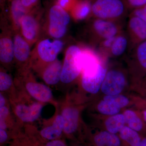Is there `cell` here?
<instances>
[{
  "instance_id": "5",
  "label": "cell",
  "mask_w": 146,
  "mask_h": 146,
  "mask_svg": "<svg viewBox=\"0 0 146 146\" xmlns=\"http://www.w3.org/2000/svg\"><path fill=\"white\" fill-rule=\"evenodd\" d=\"M82 49L81 46L73 44L69 46L65 51L60 77L62 83H71L81 74L80 57Z\"/></svg>"
},
{
  "instance_id": "3",
  "label": "cell",
  "mask_w": 146,
  "mask_h": 146,
  "mask_svg": "<svg viewBox=\"0 0 146 146\" xmlns=\"http://www.w3.org/2000/svg\"><path fill=\"white\" fill-rule=\"evenodd\" d=\"M127 9L123 0H94L91 13L95 18L121 22L125 16Z\"/></svg>"
},
{
  "instance_id": "28",
  "label": "cell",
  "mask_w": 146,
  "mask_h": 146,
  "mask_svg": "<svg viewBox=\"0 0 146 146\" xmlns=\"http://www.w3.org/2000/svg\"><path fill=\"white\" fill-rule=\"evenodd\" d=\"M127 7L130 8H140L146 5V0H123Z\"/></svg>"
},
{
  "instance_id": "9",
  "label": "cell",
  "mask_w": 146,
  "mask_h": 146,
  "mask_svg": "<svg viewBox=\"0 0 146 146\" xmlns=\"http://www.w3.org/2000/svg\"><path fill=\"white\" fill-rule=\"evenodd\" d=\"M14 63L19 67L20 71L30 69L31 46L23 37L20 32H14Z\"/></svg>"
},
{
  "instance_id": "19",
  "label": "cell",
  "mask_w": 146,
  "mask_h": 146,
  "mask_svg": "<svg viewBox=\"0 0 146 146\" xmlns=\"http://www.w3.org/2000/svg\"><path fill=\"white\" fill-rule=\"evenodd\" d=\"M129 41L126 32L122 31L115 37L109 53V55L118 57L125 53L127 50L129 51Z\"/></svg>"
},
{
  "instance_id": "25",
  "label": "cell",
  "mask_w": 146,
  "mask_h": 146,
  "mask_svg": "<svg viewBox=\"0 0 146 146\" xmlns=\"http://www.w3.org/2000/svg\"><path fill=\"white\" fill-rule=\"evenodd\" d=\"M13 84L11 76L1 68L0 71V91H5L10 89Z\"/></svg>"
},
{
  "instance_id": "32",
  "label": "cell",
  "mask_w": 146,
  "mask_h": 146,
  "mask_svg": "<svg viewBox=\"0 0 146 146\" xmlns=\"http://www.w3.org/2000/svg\"><path fill=\"white\" fill-rule=\"evenodd\" d=\"M9 135L6 131L4 129H0V143L3 145L8 141Z\"/></svg>"
},
{
  "instance_id": "15",
  "label": "cell",
  "mask_w": 146,
  "mask_h": 146,
  "mask_svg": "<svg viewBox=\"0 0 146 146\" xmlns=\"http://www.w3.org/2000/svg\"><path fill=\"white\" fill-rule=\"evenodd\" d=\"M61 115L64 121L63 133L71 137L76 131L78 126L79 116L78 110L74 107H66L62 110Z\"/></svg>"
},
{
  "instance_id": "23",
  "label": "cell",
  "mask_w": 146,
  "mask_h": 146,
  "mask_svg": "<svg viewBox=\"0 0 146 146\" xmlns=\"http://www.w3.org/2000/svg\"><path fill=\"white\" fill-rule=\"evenodd\" d=\"M125 119L129 127L133 130L139 131L143 128V123L136 113L131 110H127L125 112Z\"/></svg>"
},
{
  "instance_id": "21",
  "label": "cell",
  "mask_w": 146,
  "mask_h": 146,
  "mask_svg": "<svg viewBox=\"0 0 146 146\" xmlns=\"http://www.w3.org/2000/svg\"><path fill=\"white\" fill-rule=\"evenodd\" d=\"M119 138L126 146H138L142 140L138 131L127 126L119 131Z\"/></svg>"
},
{
  "instance_id": "2",
  "label": "cell",
  "mask_w": 146,
  "mask_h": 146,
  "mask_svg": "<svg viewBox=\"0 0 146 146\" xmlns=\"http://www.w3.org/2000/svg\"><path fill=\"white\" fill-rule=\"evenodd\" d=\"M71 17L68 11L56 3L51 6L48 10L44 25L48 36L52 39H62L68 31Z\"/></svg>"
},
{
  "instance_id": "39",
  "label": "cell",
  "mask_w": 146,
  "mask_h": 146,
  "mask_svg": "<svg viewBox=\"0 0 146 146\" xmlns=\"http://www.w3.org/2000/svg\"></svg>"
},
{
  "instance_id": "10",
  "label": "cell",
  "mask_w": 146,
  "mask_h": 146,
  "mask_svg": "<svg viewBox=\"0 0 146 146\" xmlns=\"http://www.w3.org/2000/svg\"><path fill=\"white\" fill-rule=\"evenodd\" d=\"M126 33L129 39V52L146 40V23L138 17L131 15L128 21Z\"/></svg>"
},
{
  "instance_id": "26",
  "label": "cell",
  "mask_w": 146,
  "mask_h": 146,
  "mask_svg": "<svg viewBox=\"0 0 146 146\" xmlns=\"http://www.w3.org/2000/svg\"><path fill=\"white\" fill-rule=\"evenodd\" d=\"M104 100L112 102L120 108L126 106L129 103L127 98L121 95L106 96L104 97Z\"/></svg>"
},
{
  "instance_id": "27",
  "label": "cell",
  "mask_w": 146,
  "mask_h": 146,
  "mask_svg": "<svg viewBox=\"0 0 146 146\" xmlns=\"http://www.w3.org/2000/svg\"><path fill=\"white\" fill-rule=\"evenodd\" d=\"M77 0H56V3L70 13Z\"/></svg>"
},
{
  "instance_id": "13",
  "label": "cell",
  "mask_w": 146,
  "mask_h": 146,
  "mask_svg": "<svg viewBox=\"0 0 146 146\" xmlns=\"http://www.w3.org/2000/svg\"><path fill=\"white\" fill-rule=\"evenodd\" d=\"M63 62L56 59L38 71L45 83L50 85H55L60 81Z\"/></svg>"
},
{
  "instance_id": "11",
  "label": "cell",
  "mask_w": 146,
  "mask_h": 146,
  "mask_svg": "<svg viewBox=\"0 0 146 146\" xmlns=\"http://www.w3.org/2000/svg\"><path fill=\"white\" fill-rule=\"evenodd\" d=\"M124 74L117 70H110L106 73L101 86L103 93L107 96L119 94L125 85Z\"/></svg>"
},
{
  "instance_id": "1",
  "label": "cell",
  "mask_w": 146,
  "mask_h": 146,
  "mask_svg": "<svg viewBox=\"0 0 146 146\" xmlns=\"http://www.w3.org/2000/svg\"><path fill=\"white\" fill-rule=\"evenodd\" d=\"M65 46L62 39L43 38L36 42L32 50L30 68L38 72L49 63L57 59Z\"/></svg>"
},
{
  "instance_id": "4",
  "label": "cell",
  "mask_w": 146,
  "mask_h": 146,
  "mask_svg": "<svg viewBox=\"0 0 146 146\" xmlns=\"http://www.w3.org/2000/svg\"><path fill=\"white\" fill-rule=\"evenodd\" d=\"M121 22L95 18L88 27L91 43L99 44L104 39L117 36L122 31Z\"/></svg>"
},
{
  "instance_id": "30",
  "label": "cell",
  "mask_w": 146,
  "mask_h": 146,
  "mask_svg": "<svg viewBox=\"0 0 146 146\" xmlns=\"http://www.w3.org/2000/svg\"><path fill=\"white\" fill-rule=\"evenodd\" d=\"M23 5L29 10H32L37 7L39 0H21Z\"/></svg>"
},
{
  "instance_id": "33",
  "label": "cell",
  "mask_w": 146,
  "mask_h": 146,
  "mask_svg": "<svg viewBox=\"0 0 146 146\" xmlns=\"http://www.w3.org/2000/svg\"><path fill=\"white\" fill-rule=\"evenodd\" d=\"M9 110L7 106L0 108V120L5 121L6 119L8 117Z\"/></svg>"
},
{
  "instance_id": "14",
  "label": "cell",
  "mask_w": 146,
  "mask_h": 146,
  "mask_svg": "<svg viewBox=\"0 0 146 146\" xmlns=\"http://www.w3.org/2000/svg\"><path fill=\"white\" fill-rule=\"evenodd\" d=\"M7 18L14 32H20L21 21L31 10L26 8L21 0H10Z\"/></svg>"
},
{
  "instance_id": "35",
  "label": "cell",
  "mask_w": 146,
  "mask_h": 146,
  "mask_svg": "<svg viewBox=\"0 0 146 146\" xmlns=\"http://www.w3.org/2000/svg\"><path fill=\"white\" fill-rule=\"evenodd\" d=\"M138 146H146V137L142 139L141 143Z\"/></svg>"
},
{
  "instance_id": "20",
  "label": "cell",
  "mask_w": 146,
  "mask_h": 146,
  "mask_svg": "<svg viewBox=\"0 0 146 146\" xmlns=\"http://www.w3.org/2000/svg\"><path fill=\"white\" fill-rule=\"evenodd\" d=\"M92 141L95 146H121L119 137L107 131L95 134Z\"/></svg>"
},
{
  "instance_id": "24",
  "label": "cell",
  "mask_w": 146,
  "mask_h": 146,
  "mask_svg": "<svg viewBox=\"0 0 146 146\" xmlns=\"http://www.w3.org/2000/svg\"><path fill=\"white\" fill-rule=\"evenodd\" d=\"M98 109L102 114L115 115L119 112L120 108L112 102L104 100L99 104Z\"/></svg>"
},
{
  "instance_id": "6",
  "label": "cell",
  "mask_w": 146,
  "mask_h": 146,
  "mask_svg": "<svg viewBox=\"0 0 146 146\" xmlns=\"http://www.w3.org/2000/svg\"><path fill=\"white\" fill-rule=\"evenodd\" d=\"M6 16L3 15L1 19L0 61L4 67L8 68L14 63V31Z\"/></svg>"
},
{
  "instance_id": "34",
  "label": "cell",
  "mask_w": 146,
  "mask_h": 146,
  "mask_svg": "<svg viewBox=\"0 0 146 146\" xmlns=\"http://www.w3.org/2000/svg\"><path fill=\"white\" fill-rule=\"evenodd\" d=\"M5 98L3 96V94L1 93L0 94V108L5 106Z\"/></svg>"
},
{
  "instance_id": "31",
  "label": "cell",
  "mask_w": 146,
  "mask_h": 146,
  "mask_svg": "<svg viewBox=\"0 0 146 146\" xmlns=\"http://www.w3.org/2000/svg\"><path fill=\"white\" fill-rule=\"evenodd\" d=\"M44 146H67L63 140L60 139L48 141L45 143Z\"/></svg>"
},
{
  "instance_id": "17",
  "label": "cell",
  "mask_w": 146,
  "mask_h": 146,
  "mask_svg": "<svg viewBox=\"0 0 146 146\" xmlns=\"http://www.w3.org/2000/svg\"><path fill=\"white\" fill-rule=\"evenodd\" d=\"M107 70L104 64L99 72L91 77L82 76V86L84 90L92 94H96L101 88L104 80Z\"/></svg>"
},
{
  "instance_id": "29",
  "label": "cell",
  "mask_w": 146,
  "mask_h": 146,
  "mask_svg": "<svg viewBox=\"0 0 146 146\" xmlns=\"http://www.w3.org/2000/svg\"><path fill=\"white\" fill-rule=\"evenodd\" d=\"M131 15L138 17L146 23V5L134 9Z\"/></svg>"
},
{
  "instance_id": "8",
  "label": "cell",
  "mask_w": 146,
  "mask_h": 146,
  "mask_svg": "<svg viewBox=\"0 0 146 146\" xmlns=\"http://www.w3.org/2000/svg\"><path fill=\"white\" fill-rule=\"evenodd\" d=\"M30 69L20 71L25 88L32 97L40 102H48L52 100V91L48 86L34 80L30 73Z\"/></svg>"
},
{
  "instance_id": "36",
  "label": "cell",
  "mask_w": 146,
  "mask_h": 146,
  "mask_svg": "<svg viewBox=\"0 0 146 146\" xmlns=\"http://www.w3.org/2000/svg\"><path fill=\"white\" fill-rule=\"evenodd\" d=\"M144 118H145V120L146 121V110L144 112Z\"/></svg>"
},
{
  "instance_id": "7",
  "label": "cell",
  "mask_w": 146,
  "mask_h": 146,
  "mask_svg": "<svg viewBox=\"0 0 146 146\" xmlns=\"http://www.w3.org/2000/svg\"><path fill=\"white\" fill-rule=\"evenodd\" d=\"M42 12L36 7L25 15L21 21L20 33L31 46L40 39Z\"/></svg>"
},
{
  "instance_id": "37",
  "label": "cell",
  "mask_w": 146,
  "mask_h": 146,
  "mask_svg": "<svg viewBox=\"0 0 146 146\" xmlns=\"http://www.w3.org/2000/svg\"><path fill=\"white\" fill-rule=\"evenodd\" d=\"M82 146L78 145V146Z\"/></svg>"
},
{
  "instance_id": "12",
  "label": "cell",
  "mask_w": 146,
  "mask_h": 146,
  "mask_svg": "<svg viewBox=\"0 0 146 146\" xmlns=\"http://www.w3.org/2000/svg\"><path fill=\"white\" fill-rule=\"evenodd\" d=\"M43 108V105L40 102H35L29 105L21 104L16 106L15 112L16 116L22 121L33 122L40 117Z\"/></svg>"
},
{
  "instance_id": "16",
  "label": "cell",
  "mask_w": 146,
  "mask_h": 146,
  "mask_svg": "<svg viewBox=\"0 0 146 146\" xmlns=\"http://www.w3.org/2000/svg\"><path fill=\"white\" fill-rule=\"evenodd\" d=\"M64 119L61 115L56 116L52 124L42 129L39 132L40 136L45 141H50L60 139L63 133Z\"/></svg>"
},
{
  "instance_id": "38",
  "label": "cell",
  "mask_w": 146,
  "mask_h": 146,
  "mask_svg": "<svg viewBox=\"0 0 146 146\" xmlns=\"http://www.w3.org/2000/svg\"><path fill=\"white\" fill-rule=\"evenodd\" d=\"M9 1H10V0H9Z\"/></svg>"
},
{
  "instance_id": "22",
  "label": "cell",
  "mask_w": 146,
  "mask_h": 146,
  "mask_svg": "<svg viewBox=\"0 0 146 146\" xmlns=\"http://www.w3.org/2000/svg\"><path fill=\"white\" fill-rule=\"evenodd\" d=\"M125 122L124 115L118 114L110 117L106 120L105 123L107 131L116 134L124 127Z\"/></svg>"
},
{
  "instance_id": "18",
  "label": "cell",
  "mask_w": 146,
  "mask_h": 146,
  "mask_svg": "<svg viewBox=\"0 0 146 146\" xmlns=\"http://www.w3.org/2000/svg\"><path fill=\"white\" fill-rule=\"evenodd\" d=\"M92 2L90 0H77L70 13L76 21H80L88 18L91 13Z\"/></svg>"
}]
</instances>
